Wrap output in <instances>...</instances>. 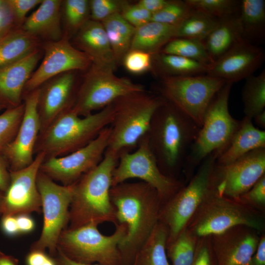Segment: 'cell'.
<instances>
[{"label":"cell","mask_w":265,"mask_h":265,"mask_svg":"<svg viewBox=\"0 0 265 265\" xmlns=\"http://www.w3.org/2000/svg\"><path fill=\"white\" fill-rule=\"evenodd\" d=\"M110 197L116 224H124L127 228L118 246L121 265H133L137 253L159 221L162 201L157 191L142 181L112 186Z\"/></svg>","instance_id":"6da1fadb"},{"label":"cell","mask_w":265,"mask_h":265,"mask_svg":"<svg viewBox=\"0 0 265 265\" xmlns=\"http://www.w3.org/2000/svg\"><path fill=\"white\" fill-rule=\"evenodd\" d=\"M200 129L192 119L165 100L157 108L146 135L164 175L179 179Z\"/></svg>","instance_id":"7a4b0ae2"},{"label":"cell","mask_w":265,"mask_h":265,"mask_svg":"<svg viewBox=\"0 0 265 265\" xmlns=\"http://www.w3.org/2000/svg\"><path fill=\"white\" fill-rule=\"evenodd\" d=\"M119 155L106 148L101 161L73 184L67 228L75 229L90 223L117 224L110 190Z\"/></svg>","instance_id":"3957f363"},{"label":"cell","mask_w":265,"mask_h":265,"mask_svg":"<svg viewBox=\"0 0 265 265\" xmlns=\"http://www.w3.org/2000/svg\"><path fill=\"white\" fill-rule=\"evenodd\" d=\"M114 114L113 103L83 117L69 108L39 134L34 153H43L46 159L75 152L87 145L109 126Z\"/></svg>","instance_id":"277c9868"},{"label":"cell","mask_w":265,"mask_h":265,"mask_svg":"<svg viewBox=\"0 0 265 265\" xmlns=\"http://www.w3.org/2000/svg\"><path fill=\"white\" fill-rule=\"evenodd\" d=\"M233 84L227 82L213 97L206 111L202 126L183 169L187 182L207 157L213 153L219 156L226 149L240 125L241 120L233 118L229 110Z\"/></svg>","instance_id":"5b68a950"},{"label":"cell","mask_w":265,"mask_h":265,"mask_svg":"<svg viewBox=\"0 0 265 265\" xmlns=\"http://www.w3.org/2000/svg\"><path fill=\"white\" fill-rule=\"evenodd\" d=\"M164 99L145 91L121 97L113 102L114 114L110 125L108 148L120 154L136 148L147 132L152 117Z\"/></svg>","instance_id":"8992f818"},{"label":"cell","mask_w":265,"mask_h":265,"mask_svg":"<svg viewBox=\"0 0 265 265\" xmlns=\"http://www.w3.org/2000/svg\"><path fill=\"white\" fill-rule=\"evenodd\" d=\"M238 225L265 231V214L238 200L219 194L214 189L189 221L186 228L197 239L221 233Z\"/></svg>","instance_id":"52a82bcc"},{"label":"cell","mask_w":265,"mask_h":265,"mask_svg":"<svg viewBox=\"0 0 265 265\" xmlns=\"http://www.w3.org/2000/svg\"><path fill=\"white\" fill-rule=\"evenodd\" d=\"M217 156V153H213L207 157L187 184L162 204L159 221L168 230L166 245L174 241L186 228L199 208L215 189L213 171Z\"/></svg>","instance_id":"ba28073f"},{"label":"cell","mask_w":265,"mask_h":265,"mask_svg":"<svg viewBox=\"0 0 265 265\" xmlns=\"http://www.w3.org/2000/svg\"><path fill=\"white\" fill-rule=\"evenodd\" d=\"M90 223L75 229L66 228L61 233L57 249L78 263L101 265H121L118 246L125 236L124 224L115 225L113 234L106 236Z\"/></svg>","instance_id":"9c48e42d"},{"label":"cell","mask_w":265,"mask_h":265,"mask_svg":"<svg viewBox=\"0 0 265 265\" xmlns=\"http://www.w3.org/2000/svg\"><path fill=\"white\" fill-rule=\"evenodd\" d=\"M226 82L206 74L163 77L160 78L159 95L201 128L210 103Z\"/></svg>","instance_id":"30bf717a"},{"label":"cell","mask_w":265,"mask_h":265,"mask_svg":"<svg viewBox=\"0 0 265 265\" xmlns=\"http://www.w3.org/2000/svg\"><path fill=\"white\" fill-rule=\"evenodd\" d=\"M114 69L91 64L71 107L74 112L86 116L103 109L121 97L145 91L142 85L116 76Z\"/></svg>","instance_id":"8fae6325"},{"label":"cell","mask_w":265,"mask_h":265,"mask_svg":"<svg viewBox=\"0 0 265 265\" xmlns=\"http://www.w3.org/2000/svg\"><path fill=\"white\" fill-rule=\"evenodd\" d=\"M37 186L41 198L43 225L40 237L31 244L30 250L48 249L49 255L54 257L59 237L69 223L73 184H57L39 170Z\"/></svg>","instance_id":"7c38bea8"},{"label":"cell","mask_w":265,"mask_h":265,"mask_svg":"<svg viewBox=\"0 0 265 265\" xmlns=\"http://www.w3.org/2000/svg\"><path fill=\"white\" fill-rule=\"evenodd\" d=\"M132 178L140 179L153 187L163 203L185 184L180 179L167 176L160 171L146 134L140 139L134 151H124L120 153L112 174V186Z\"/></svg>","instance_id":"4fadbf2b"},{"label":"cell","mask_w":265,"mask_h":265,"mask_svg":"<svg viewBox=\"0 0 265 265\" xmlns=\"http://www.w3.org/2000/svg\"><path fill=\"white\" fill-rule=\"evenodd\" d=\"M110 132L109 126L84 147L64 156L45 159L40 171L62 185L74 184L101 161L108 146Z\"/></svg>","instance_id":"5bb4252c"},{"label":"cell","mask_w":265,"mask_h":265,"mask_svg":"<svg viewBox=\"0 0 265 265\" xmlns=\"http://www.w3.org/2000/svg\"><path fill=\"white\" fill-rule=\"evenodd\" d=\"M265 175V148L254 150L225 166L216 164L213 183L220 195L237 199Z\"/></svg>","instance_id":"9a60e30c"},{"label":"cell","mask_w":265,"mask_h":265,"mask_svg":"<svg viewBox=\"0 0 265 265\" xmlns=\"http://www.w3.org/2000/svg\"><path fill=\"white\" fill-rule=\"evenodd\" d=\"M43 59L32 74L24 91L28 93L39 88L51 79L74 70H84L92 64L90 58L74 47L67 34L57 41H47L43 46Z\"/></svg>","instance_id":"2e32d148"},{"label":"cell","mask_w":265,"mask_h":265,"mask_svg":"<svg viewBox=\"0 0 265 265\" xmlns=\"http://www.w3.org/2000/svg\"><path fill=\"white\" fill-rule=\"evenodd\" d=\"M44 159L43 153H37L28 166L10 171V183L4 193L1 216L40 212L42 202L37 177Z\"/></svg>","instance_id":"e0dca14e"},{"label":"cell","mask_w":265,"mask_h":265,"mask_svg":"<svg viewBox=\"0 0 265 265\" xmlns=\"http://www.w3.org/2000/svg\"><path fill=\"white\" fill-rule=\"evenodd\" d=\"M39 88L25 97L24 111L18 132L12 142L2 153L9 165L10 171L24 168L33 161V154L40 132L37 106Z\"/></svg>","instance_id":"ac0fdd59"},{"label":"cell","mask_w":265,"mask_h":265,"mask_svg":"<svg viewBox=\"0 0 265 265\" xmlns=\"http://www.w3.org/2000/svg\"><path fill=\"white\" fill-rule=\"evenodd\" d=\"M265 59L262 48L241 39L210 65L206 74L234 83L253 75Z\"/></svg>","instance_id":"d6986e66"},{"label":"cell","mask_w":265,"mask_h":265,"mask_svg":"<svg viewBox=\"0 0 265 265\" xmlns=\"http://www.w3.org/2000/svg\"><path fill=\"white\" fill-rule=\"evenodd\" d=\"M262 234L250 227L238 225L212 236L217 265H248Z\"/></svg>","instance_id":"ffe728a7"},{"label":"cell","mask_w":265,"mask_h":265,"mask_svg":"<svg viewBox=\"0 0 265 265\" xmlns=\"http://www.w3.org/2000/svg\"><path fill=\"white\" fill-rule=\"evenodd\" d=\"M75 82L73 71H70L51 79L39 87L37 109L40 133L60 114L72 107L75 98L73 96Z\"/></svg>","instance_id":"44dd1931"},{"label":"cell","mask_w":265,"mask_h":265,"mask_svg":"<svg viewBox=\"0 0 265 265\" xmlns=\"http://www.w3.org/2000/svg\"><path fill=\"white\" fill-rule=\"evenodd\" d=\"M38 49L22 59L0 69V104L6 109L22 103L26 83L41 57Z\"/></svg>","instance_id":"7402d4cb"},{"label":"cell","mask_w":265,"mask_h":265,"mask_svg":"<svg viewBox=\"0 0 265 265\" xmlns=\"http://www.w3.org/2000/svg\"><path fill=\"white\" fill-rule=\"evenodd\" d=\"M77 32L75 43L92 63L115 68L117 64L101 22L89 19Z\"/></svg>","instance_id":"603a6c76"},{"label":"cell","mask_w":265,"mask_h":265,"mask_svg":"<svg viewBox=\"0 0 265 265\" xmlns=\"http://www.w3.org/2000/svg\"><path fill=\"white\" fill-rule=\"evenodd\" d=\"M60 0H42L38 8L26 18L21 28L47 41H57L63 34L61 27Z\"/></svg>","instance_id":"cb8c5ba5"},{"label":"cell","mask_w":265,"mask_h":265,"mask_svg":"<svg viewBox=\"0 0 265 265\" xmlns=\"http://www.w3.org/2000/svg\"><path fill=\"white\" fill-rule=\"evenodd\" d=\"M265 148V131L256 128L252 120L244 117L226 149L216 158V164L229 165L248 153Z\"/></svg>","instance_id":"d4e9b609"},{"label":"cell","mask_w":265,"mask_h":265,"mask_svg":"<svg viewBox=\"0 0 265 265\" xmlns=\"http://www.w3.org/2000/svg\"><path fill=\"white\" fill-rule=\"evenodd\" d=\"M241 39L242 27L238 13L219 19L217 26L203 42L214 62Z\"/></svg>","instance_id":"484cf974"},{"label":"cell","mask_w":265,"mask_h":265,"mask_svg":"<svg viewBox=\"0 0 265 265\" xmlns=\"http://www.w3.org/2000/svg\"><path fill=\"white\" fill-rule=\"evenodd\" d=\"M178 26L150 21L136 27L130 50L142 51L153 55L159 53L168 42L176 38Z\"/></svg>","instance_id":"4316f807"},{"label":"cell","mask_w":265,"mask_h":265,"mask_svg":"<svg viewBox=\"0 0 265 265\" xmlns=\"http://www.w3.org/2000/svg\"><path fill=\"white\" fill-rule=\"evenodd\" d=\"M41 40L21 27L0 39V69L14 63L39 49Z\"/></svg>","instance_id":"83f0119b"},{"label":"cell","mask_w":265,"mask_h":265,"mask_svg":"<svg viewBox=\"0 0 265 265\" xmlns=\"http://www.w3.org/2000/svg\"><path fill=\"white\" fill-rule=\"evenodd\" d=\"M239 15L242 38L255 45L264 41L265 0H240Z\"/></svg>","instance_id":"f1b7e54d"},{"label":"cell","mask_w":265,"mask_h":265,"mask_svg":"<svg viewBox=\"0 0 265 265\" xmlns=\"http://www.w3.org/2000/svg\"><path fill=\"white\" fill-rule=\"evenodd\" d=\"M101 23L117 64L123 60L130 50L136 28L126 21L120 13L114 14Z\"/></svg>","instance_id":"f546056e"},{"label":"cell","mask_w":265,"mask_h":265,"mask_svg":"<svg viewBox=\"0 0 265 265\" xmlns=\"http://www.w3.org/2000/svg\"><path fill=\"white\" fill-rule=\"evenodd\" d=\"M168 238L166 226L159 221L137 253L133 265H171L166 251Z\"/></svg>","instance_id":"4dcf8cb0"},{"label":"cell","mask_w":265,"mask_h":265,"mask_svg":"<svg viewBox=\"0 0 265 265\" xmlns=\"http://www.w3.org/2000/svg\"><path fill=\"white\" fill-rule=\"evenodd\" d=\"M154 55L156 72L160 78L206 74L210 65L178 55L159 53Z\"/></svg>","instance_id":"1f68e13d"},{"label":"cell","mask_w":265,"mask_h":265,"mask_svg":"<svg viewBox=\"0 0 265 265\" xmlns=\"http://www.w3.org/2000/svg\"><path fill=\"white\" fill-rule=\"evenodd\" d=\"M245 80L241 96L243 112L244 117L252 120L256 115L265 110V70Z\"/></svg>","instance_id":"d6a6232c"},{"label":"cell","mask_w":265,"mask_h":265,"mask_svg":"<svg viewBox=\"0 0 265 265\" xmlns=\"http://www.w3.org/2000/svg\"><path fill=\"white\" fill-rule=\"evenodd\" d=\"M219 19L193 9L178 26L176 38L203 41L217 26Z\"/></svg>","instance_id":"836d02e7"},{"label":"cell","mask_w":265,"mask_h":265,"mask_svg":"<svg viewBox=\"0 0 265 265\" xmlns=\"http://www.w3.org/2000/svg\"><path fill=\"white\" fill-rule=\"evenodd\" d=\"M159 53L180 56L208 65L214 62L208 53L203 41L195 39L174 38Z\"/></svg>","instance_id":"e575fe53"},{"label":"cell","mask_w":265,"mask_h":265,"mask_svg":"<svg viewBox=\"0 0 265 265\" xmlns=\"http://www.w3.org/2000/svg\"><path fill=\"white\" fill-rule=\"evenodd\" d=\"M197 238L186 228L171 243L167 244L166 254L171 265H190Z\"/></svg>","instance_id":"d590c367"},{"label":"cell","mask_w":265,"mask_h":265,"mask_svg":"<svg viewBox=\"0 0 265 265\" xmlns=\"http://www.w3.org/2000/svg\"><path fill=\"white\" fill-rule=\"evenodd\" d=\"M193 9L217 19L239 13L240 1L237 0H185Z\"/></svg>","instance_id":"8d00e7d4"},{"label":"cell","mask_w":265,"mask_h":265,"mask_svg":"<svg viewBox=\"0 0 265 265\" xmlns=\"http://www.w3.org/2000/svg\"><path fill=\"white\" fill-rule=\"evenodd\" d=\"M24 103L18 106L7 108L0 114V154L14 139L21 123Z\"/></svg>","instance_id":"74e56055"},{"label":"cell","mask_w":265,"mask_h":265,"mask_svg":"<svg viewBox=\"0 0 265 265\" xmlns=\"http://www.w3.org/2000/svg\"><path fill=\"white\" fill-rule=\"evenodd\" d=\"M193 10L185 0H169L160 10L152 14L151 21L162 24H180Z\"/></svg>","instance_id":"f35d334b"},{"label":"cell","mask_w":265,"mask_h":265,"mask_svg":"<svg viewBox=\"0 0 265 265\" xmlns=\"http://www.w3.org/2000/svg\"><path fill=\"white\" fill-rule=\"evenodd\" d=\"M65 20L67 26L77 30L89 19V1L87 0H66L63 1Z\"/></svg>","instance_id":"ab89813d"},{"label":"cell","mask_w":265,"mask_h":265,"mask_svg":"<svg viewBox=\"0 0 265 265\" xmlns=\"http://www.w3.org/2000/svg\"><path fill=\"white\" fill-rule=\"evenodd\" d=\"M237 200L248 207L265 214V175Z\"/></svg>","instance_id":"60d3db41"},{"label":"cell","mask_w":265,"mask_h":265,"mask_svg":"<svg viewBox=\"0 0 265 265\" xmlns=\"http://www.w3.org/2000/svg\"><path fill=\"white\" fill-rule=\"evenodd\" d=\"M124 2L114 0L89 1L91 20L102 22L109 17L120 13Z\"/></svg>","instance_id":"b9f144b4"},{"label":"cell","mask_w":265,"mask_h":265,"mask_svg":"<svg viewBox=\"0 0 265 265\" xmlns=\"http://www.w3.org/2000/svg\"><path fill=\"white\" fill-rule=\"evenodd\" d=\"M125 68L133 74H141L149 70L152 66V55L139 51L130 50L123 59Z\"/></svg>","instance_id":"7bdbcfd3"},{"label":"cell","mask_w":265,"mask_h":265,"mask_svg":"<svg viewBox=\"0 0 265 265\" xmlns=\"http://www.w3.org/2000/svg\"><path fill=\"white\" fill-rule=\"evenodd\" d=\"M190 265H217L211 243V236L197 239L193 259Z\"/></svg>","instance_id":"ee69618b"},{"label":"cell","mask_w":265,"mask_h":265,"mask_svg":"<svg viewBox=\"0 0 265 265\" xmlns=\"http://www.w3.org/2000/svg\"><path fill=\"white\" fill-rule=\"evenodd\" d=\"M120 14L129 24L135 28L151 21L152 14L139 5H129L124 2Z\"/></svg>","instance_id":"f6af8a7d"},{"label":"cell","mask_w":265,"mask_h":265,"mask_svg":"<svg viewBox=\"0 0 265 265\" xmlns=\"http://www.w3.org/2000/svg\"><path fill=\"white\" fill-rule=\"evenodd\" d=\"M7 4L12 12L15 23L19 27L22 26L27 13L35 6L40 4L42 0H8Z\"/></svg>","instance_id":"bcb514c9"},{"label":"cell","mask_w":265,"mask_h":265,"mask_svg":"<svg viewBox=\"0 0 265 265\" xmlns=\"http://www.w3.org/2000/svg\"><path fill=\"white\" fill-rule=\"evenodd\" d=\"M26 265H57L54 257L46 253L45 251L32 250L26 257Z\"/></svg>","instance_id":"7dc6e473"},{"label":"cell","mask_w":265,"mask_h":265,"mask_svg":"<svg viewBox=\"0 0 265 265\" xmlns=\"http://www.w3.org/2000/svg\"><path fill=\"white\" fill-rule=\"evenodd\" d=\"M14 24L16 25L6 0L5 5L0 9V39L12 30L10 29Z\"/></svg>","instance_id":"c3c4849f"},{"label":"cell","mask_w":265,"mask_h":265,"mask_svg":"<svg viewBox=\"0 0 265 265\" xmlns=\"http://www.w3.org/2000/svg\"><path fill=\"white\" fill-rule=\"evenodd\" d=\"M0 227L3 233L9 237H14L20 234L15 215L1 216Z\"/></svg>","instance_id":"681fc988"},{"label":"cell","mask_w":265,"mask_h":265,"mask_svg":"<svg viewBox=\"0 0 265 265\" xmlns=\"http://www.w3.org/2000/svg\"><path fill=\"white\" fill-rule=\"evenodd\" d=\"M10 183V173L9 165L5 157L0 154V190L5 193Z\"/></svg>","instance_id":"f907efd6"},{"label":"cell","mask_w":265,"mask_h":265,"mask_svg":"<svg viewBox=\"0 0 265 265\" xmlns=\"http://www.w3.org/2000/svg\"><path fill=\"white\" fill-rule=\"evenodd\" d=\"M15 216L20 234H28L34 230L35 223L29 214H19Z\"/></svg>","instance_id":"816d5d0a"},{"label":"cell","mask_w":265,"mask_h":265,"mask_svg":"<svg viewBox=\"0 0 265 265\" xmlns=\"http://www.w3.org/2000/svg\"><path fill=\"white\" fill-rule=\"evenodd\" d=\"M248 265H265V234H262L257 248Z\"/></svg>","instance_id":"f5cc1de1"},{"label":"cell","mask_w":265,"mask_h":265,"mask_svg":"<svg viewBox=\"0 0 265 265\" xmlns=\"http://www.w3.org/2000/svg\"><path fill=\"white\" fill-rule=\"evenodd\" d=\"M168 1L166 0H141L137 4L153 14L162 9Z\"/></svg>","instance_id":"db71d44e"},{"label":"cell","mask_w":265,"mask_h":265,"mask_svg":"<svg viewBox=\"0 0 265 265\" xmlns=\"http://www.w3.org/2000/svg\"><path fill=\"white\" fill-rule=\"evenodd\" d=\"M54 258L57 265H101L98 264H83L76 262L68 258L58 249Z\"/></svg>","instance_id":"11a10c76"},{"label":"cell","mask_w":265,"mask_h":265,"mask_svg":"<svg viewBox=\"0 0 265 265\" xmlns=\"http://www.w3.org/2000/svg\"><path fill=\"white\" fill-rule=\"evenodd\" d=\"M0 265H19V260L13 256L6 255L0 250Z\"/></svg>","instance_id":"9f6ffc18"},{"label":"cell","mask_w":265,"mask_h":265,"mask_svg":"<svg viewBox=\"0 0 265 265\" xmlns=\"http://www.w3.org/2000/svg\"><path fill=\"white\" fill-rule=\"evenodd\" d=\"M254 119L255 124L262 128L265 129V110H263L261 112L256 115L252 120Z\"/></svg>","instance_id":"6f0895ef"},{"label":"cell","mask_w":265,"mask_h":265,"mask_svg":"<svg viewBox=\"0 0 265 265\" xmlns=\"http://www.w3.org/2000/svg\"><path fill=\"white\" fill-rule=\"evenodd\" d=\"M4 193L0 190V216H1L2 213V207Z\"/></svg>","instance_id":"680465c9"},{"label":"cell","mask_w":265,"mask_h":265,"mask_svg":"<svg viewBox=\"0 0 265 265\" xmlns=\"http://www.w3.org/2000/svg\"><path fill=\"white\" fill-rule=\"evenodd\" d=\"M6 0H0V9L5 5Z\"/></svg>","instance_id":"91938a15"},{"label":"cell","mask_w":265,"mask_h":265,"mask_svg":"<svg viewBox=\"0 0 265 265\" xmlns=\"http://www.w3.org/2000/svg\"><path fill=\"white\" fill-rule=\"evenodd\" d=\"M4 108H6L3 105L0 104V110Z\"/></svg>","instance_id":"94428289"}]
</instances>
